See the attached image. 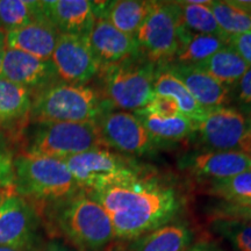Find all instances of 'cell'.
I'll use <instances>...</instances> for the list:
<instances>
[{
	"mask_svg": "<svg viewBox=\"0 0 251 251\" xmlns=\"http://www.w3.org/2000/svg\"><path fill=\"white\" fill-rule=\"evenodd\" d=\"M86 192L107 213L115 238L120 240L134 241L169 224L183 205L174 187L151 176L129 184Z\"/></svg>",
	"mask_w": 251,
	"mask_h": 251,
	"instance_id": "cell-1",
	"label": "cell"
},
{
	"mask_svg": "<svg viewBox=\"0 0 251 251\" xmlns=\"http://www.w3.org/2000/svg\"><path fill=\"white\" fill-rule=\"evenodd\" d=\"M46 214L55 230L81 251H102L115 238L107 213L84 190L47 203Z\"/></svg>",
	"mask_w": 251,
	"mask_h": 251,
	"instance_id": "cell-2",
	"label": "cell"
},
{
	"mask_svg": "<svg viewBox=\"0 0 251 251\" xmlns=\"http://www.w3.org/2000/svg\"><path fill=\"white\" fill-rule=\"evenodd\" d=\"M112 108L94 87L58 80L33 97L29 122H98Z\"/></svg>",
	"mask_w": 251,
	"mask_h": 251,
	"instance_id": "cell-3",
	"label": "cell"
},
{
	"mask_svg": "<svg viewBox=\"0 0 251 251\" xmlns=\"http://www.w3.org/2000/svg\"><path fill=\"white\" fill-rule=\"evenodd\" d=\"M21 153L65 159L105 148L97 122H28L18 133Z\"/></svg>",
	"mask_w": 251,
	"mask_h": 251,
	"instance_id": "cell-4",
	"label": "cell"
},
{
	"mask_svg": "<svg viewBox=\"0 0 251 251\" xmlns=\"http://www.w3.org/2000/svg\"><path fill=\"white\" fill-rule=\"evenodd\" d=\"M13 164L12 190L31 202H54L81 190L62 159L19 153Z\"/></svg>",
	"mask_w": 251,
	"mask_h": 251,
	"instance_id": "cell-5",
	"label": "cell"
},
{
	"mask_svg": "<svg viewBox=\"0 0 251 251\" xmlns=\"http://www.w3.org/2000/svg\"><path fill=\"white\" fill-rule=\"evenodd\" d=\"M63 162L78 186L89 192L129 184L149 176L131 157L106 148L89 150L63 159Z\"/></svg>",
	"mask_w": 251,
	"mask_h": 251,
	"instance_id": "cell-6",
	"label": "cell"
},
{
	"mask_svg": "<svg viewBox=\"0 0 251 251\" xmlns=\"http://www.w3.org/2000/svg\"><path fill=\"white\" fill-rule=\"evenodd\" d=\"M157 65L141 54L100 69L103 97L121 111H140L153 94Z\"/></svg>",
	"mask_w": 251,
	"mask_h": 251,
	"instance_id": "cell-7",
	"label": "cell"
},
{
	"mask_svg": "<svg viewBox=\"0 0 251 251\" xmlns=\"http://www.w3.org/2000/svg\"><path fill=\"white\" fill-rule=\"evenodd\" d=\"M179 9L176 1H151L136 35L141 54L157 67L172 62L179 47Z\"/></svg>",
	"mask_w": 251,
	"mask_h": 251,
	"instance_id": "cell-8",
	"label": "cell"
},
{
	"mask_svg": "<svg viewBox=\"0 0 251 251\" xmlns=\"http://www.w3.org/2000/svg\"><path fill=\"white\" fill-rule=\"evenodd\" d=\"M194 135L205 150L241 151L251 156L249 120L237 108L225 106L209 111L196 125Z\"/></svg>",
	"mask_w": 251,
	"mask_h": 251,
	"instance_id": "cell-9",
	"label": "cell"
},
{
	"mask_svg": "<svg viewBox=\"0 0 251 251\" xmlns=\"http://www.w3.org/2000/svg\"><path fill=\"white\" fill-rule=\"evenodd\" d=\"M41 225L35 203L15 193L6 194L0 205V247L40 251Z\"/></svg>",
	"mask_w": 251,
	"mask_h": 251,
	"instance_id": "cell-10",
	"label": "cell"
},
{
	"mask_svg": "<svg viewBox=\"0 0 251 251\" xmlns=\"http://www.w3.org/2000/svg\"><path fill=\"white\" fill-rule=\"evenodd\" d=\"M97 126L103 147L122 155H151L159 144L134 112L111 111L99 119Z\"/></svg>",
	"mask_w": 251,
	"mask_h": 251,
	"instance_id": "cell-11",
	"label": "cell"
},
{
	"mask_svg": "<svg viewBox=\"0 0 251 251\" xmlns=\"http://www.w3.org/2000/svg\"><path fill=\"white\" fill-rule=\"evenodd\" d=\"M51 62L59 81L76 85H87L101 69L87 39L79 35L59 34Z\"/></svg>",
	"mask_w": 251,
	"mask_h": 251,
	"instance_id": "cell-12",
	"label": "cell"
},
{
	"mask_svg": "<svg viewBox=\"0 0 251 251\" xmlns=\"http://www.w3.org/2000/svg\"><path fill=\"white\" fill-rule=\"evenodd\" d=\"M0 77L25 87L33 97L59 80L51 59L8 48H5Z\"/></svg>",
	"mask_w": 251,
	"mask_h": 251,
	"instance_id": "cell-13",
	"label": "cell"
},
{
	"mask_svg": "<svg viewBox=\"0 0 251 251\" xmlns=\"http://www.w3.org/2000/svg\"><path fill=\"white\" fill-rule=\"evenodd\" d=\"M179 165L196 178L213 181L251 170V156L241 151L203 150L185 155Z\"/></svg>",
	"mask_w": 251,
	"mask_h": 251,
	"instance_id": "cell-14",
	"label": "cell"
},
{
	"mask_svg": "<svg viewBox=\"0 0 251 251\" xmlns=\"http://www.w3.org/2000/svg\"><path fill=\"white\" fill-rule=\"evenodd\" d=\"M86 39L101 68L141 55L135 37L122 33L102 18L96 19Z\"/></svg>",
	"mask_w": 251,
	"mask_h": 251,
	"instance_id": "cell-15",
	"label": "cell"
},
{
	"mask_svg": "<svg viewBox=\"0 0 251 251\" xmlns=\"http://www.w3.org/2000/svg\"><path fill=\"white\" fill-rule=\"evenodd\" d=\"M41 14L59 34L87 36L96 14L90 0H45L40 1Z\"/></svg>",
	"mask_w": 251,
	"mask_h": 251,
	"instance_id": "cell-16",
	"label": "cell"
},
{
	"mask_svg": "<svg viewBox=\"0 0 251 251\" xmlns=\"http://www.w3.org/2000/svg\"><path fill=\"white\" fill-rule=\"evenodd\" d=\"M163 67L186 86L193 98L207 112L228 106L230 90L197 65L168 63Z\"/></svg>",
	"mask_w": 251,
	"mask_h": 251,
	"instance_id": "cell-17",
	"label": "cell"
},
{
	"mask_svg": "<svg viewBox=\"0 0 251 251\" xmlns=\"http://www.w3.org/2000/svg\"><path fill=\"white\" fill-rule=\"evenodd\" d=\"M59 33L46 20H35L7 31L5 48L20 50L41 59H51Z\"/></svg>",
	"mask_w": 251,
	"mask_h": 251,
	"instance_id": "cell-18",
	"label": "cell"
},
{
	"mask_svg": "<svg viewBox=\"0 0 251 251\" xmlns=\"http://www.w3.org/2000/svg\"><path fill=\"white\" fill-rule=\"evenodd\" d=\"M31 102L29 91L0 77V131L23 130L29 122Z\"/></svg>",
	"mask_w": 251,
	"mask_h": 251,
	"instance_id": "cell-19",
	"label": "cell"
},
{
	"mask_svg": "<svg viewBox=\"0 0 251 251\" xmlns=\"http://www.w3.org/2000/svg\"><path fill=\"white\" fill-rule=\"evenodd\" d=\"M151 1L146 0H115L94 1V14L111 23L117 29L136 39Z\"/></svg>",
	"mask_w": 251,
	"mask_h": 251,
	"instance_id": "cell-20",
	"label": "cell"
},
{
	"mask_svg": "<svg viewBox=\"0 0 251 251\" xmlns=\"http://www.w3.org/2000/svg\"><path fill=\"white\" fill-rule=\"evenodd\" d=\"M193 240L191 228L171 221L133 241L129 251H186Z\"/></svg>",
	"mask_w": 251,
	"mask_h": 251,
	"instance_id": "cell-21",
	"label": "cell"
},
{
	"mask_svg": "<svg viewBox=\"0 0 251 251\" xmlns=\"http://www.w3.org/2000/svg\"><path fill=\"white\" fill-rule=\"evenodd\" d=\"M153 92L158 96H165L174 99L180 109L181 115L196 124L201 121L208 113L193 98L186 86L163 65L157 67L155 81H153Z\"/></svg>",
	"mask_w": 251,
	"mask_h": 251,
	"instance_id": "cell-22",
	"label": "cell"
},
{
	"mask_svg": "<svg viewBox=\"0 0 251 251\" xmlns=\"http://www.w3.org/2000/svg\"><path fill=\"white\" fill-rule=\"evenodd\" d=\"M225 46H227V41L222 37L191 33L180 25L179 47L170 63L197 65L211 57Z\"/></svg>",
	"mask_w": 251,
	"mask_h": 251,
	"instance_id": "cell-23",
	"label": "cell"
},
{
	"mask_svg": "<svg viewBox=\"0 0 251 251\" xmlns=\"http://www.w3.org/2000/svg\"><path fill=\"white\" fill-rule=\"evenodd\" d=\"M197 67L215 78L229 90L233 89L235 84L250 68L228 45L213 54L211 57L197 64Z\"/></svg>",
	"mask_w": 251,
	"mask_h": 251,
	"instance_id": "cell-24",
	"label": "cell"
},
{
	"mask_svg": "<svg viewBox=\"0 0 251 251\" xmlns=\"http://www.w3.org/2000/svg\"><path fill=\"white\" fill-rule=\"evenodd\" d=\"M134 113L158 143L177 142L194 135L196 131V122L181 114L171 119H161L141 111Z\"/></svg>",
	"mask_w": 251,
	"mask_h": 251,
	"instance_id": "cell-25",
	"label": "cell"
},
{
	"mask_svg": "<svg viewBox=\"0 0 251 251\" xmlns=\"http://www.w3.org/2000/svg\"><path fill=\"white\" fill-rule=\"evenodd\" d=\"M176 4L179 9L180 25L185 29L196 34L215 35L227 41L228 37L220 29L209 5H193L187 0L176 1Z\"/></svg>",
	"mask_w": 251,
	"mask_h": 251,
	"instance_id": "cell-26",
	"label": "cell"
},
{
	"mask_svg": "<svg viewBox=\"0 0 251 251\" xmlns=\"http://www.w3.org/2000/svg\"><path fill=\"white\" fill-rule=\"evenodd\" d=\"M207 192L227 203L251 206V170L225 179L209 181Z\"/></svg>",
	"mask_w": 251,
	"mask_h": 251,
	"instance_id": "cell-27",
	"label": "cell"
},
{
	"mask_svg": "<svg viewBox=\"0 0 251 251\" xmlns=\"http://www.w3.org/2000/svg\"><path fill=\"white\" fill-rule=\"evenodd\" d=\"M209 8L227 37L251 31V13L238 7L231 0H212Z\"/></svg>",
	"mask_w": 251,
	"mask_h": 251,
	"instance_id": "cell-28",
	"label": "cell"
},
{
	"mask_svg": "<svg viewBox=\"0 0 251 251\" xmlns=\"http://www.w3.org/2000/svg\"><path fill=\"white\" fill-rule=\"evenodd\" d=\"M35 20H45L41 14L40 1L0 0V28L5 33Z\"/></svg>",
	"mask_w": 251,
	"mask_h": 251,
	"instance_id": "cell-29",
	"label": "cell"
},
{
	"mask_svg": "<svg viewBox=\"0 0 251 251\" xmlns=\"http://www.w3.org/2000/svg\"><path fill=\"white\" fill-rule=\"evenodd\" d=\"M214 233L227 240L237 251H251V224L242 220L216 216L212 222Z\"/></svg>",
	"mask_w": 251,
	"mask_h": 251,
	"instance_id": "cell-30",
	"label": "cell"
},
{
	"mask_svg": "<svg viewBox=\"0 0 251 251\" xmlns=\"http://www.w3.org/2000/svg\"><path fill=\"white\" fill-rule=\"evenodd\" d=\"M140 111L161 119H171L181 114L177 102L174 99L165 96H158V94H153L146 107Z\"/></svg>",
	"mask_w": 251,
	"mask_h": 251,
	"instance_id": "cell-31",
	"label": "cell"
},
{
	"mask_svg": "<svg viewBox=\"0 0 251 251\" xmlns=\"http://www.w3.org/2000/svg\"><path fill=\"white\" fill-rule=\"evenodd\" d=\"M233 99L240 106L237 108L244 115L251 113V67L246 71V74L240 78L230 90V100Z\"/></svg>",
	"mask_w": 251,
	"mask_h": 251,
	"instance_id": "cell-32",
	"label": "cell"
},
{
	"mask_svg": "<svg viewBox=\"0 0 251 251\" xmlns=\"http://www.w3.org/2000/svg\"><path fill=\"white\" fill-rule=\"evenodd\" d=\"M14 153L0 136V188H12L14 181Z\"/></svg>",
	"mask_w": 251,
	"mask_h": 251,
	"instance_id": "cell-33",
	"label": "cell"
},
{
	"mask_svg": "<svg viewBox=\"0 0 251 251\" xmlns=\"http://www.w3.org/2000/svg\"><path fill=\"white\" fill-rule=\"evenodd\" d=\"M227 45L233 48L241 58L251 67V31L228 36Z\"/></svg>",
	"mask_w": 251,
	"mask_h": 251,
	"instance_id": "cell-34",
	"label": "cell"
},
{
	"mask_svg": "<svg viewBox=\"0 0 251 251\" xmlns=\"http://www.w3.org/2000/svg\"><path fill=\"white\" fill-rule=\"evenodd\" d=\"M216 214L221 218L237 219L251 224V206L233 205V203L225 202L224 205L216 208Z\"/></svg>",
	"mask_w": 251,
	"mask_h": 251,
	"instance_id": "cell-35",
	"label": "cell"
},
{
	"mask_svg": "<svg viewBox=\"0 0 251 251\" xmlns=\"http://www.w3.org/2000/svg\"><path fill=\"white\" fill-rule=\"evenodd\" d=\"M186 251H224L219 246L212 242H199L188 248Z\"/></svg>",
	"mask_w": 251,
	"mask_h": 251,
	"instance_id": "cell-36",
	"label": "cell"
},
{
	"mask_svg": "<svg viewBox=\"0 0 251 251\" xmlns=\"http://www.w3.org/2000/svg\"><path fill=\"white\" fill-rule=\"evenodd\" d=\"M40 251H76L72 248H69L65 244L61 242H57V241H51V242L47 243L45 247L42 248Z\"/></svg>",
	"mask_w": 251,
	"mask_h": 251,
	"instance_id": "cell-37",
	"label": "cell"
},
{
	"mask_svg": "<svg viewBox=\"0 0 251 251\" xmlns=\"http://www.w3.org/2000/svg\"><path fill=\"white\" fill-rule=\"evenodd\" d=\"M5 35L6 33L0 28V47H5Z\"/></svg>",
	"mask_w": 251,
	"mask_h": 251,
	"instance_id": "cell-38",
	"label": "cell"
},
{
	"mask_svg": "<svg viewBox=\"0 0 251 251\" xmlns=\"http://www.w3.org/2000/svg\"><path fill=\"white\" fill-rule=\"evenodd\" d=\"M5 47H0V75H1V67H2V58H4Z\"/></svg>",
	"mask_w": 251,
	"mask_h": 251,
	"instance_id": "cell-39",
	"label": "cell"
},
{
	"mask_svg": "<svg viewBox=\"0 0 251 251\" xmlns=\"http://www.w3.org/2000/svg\"><path fill=\"white\" fill-rule=\"evenodd\" d=\"M0 251H20V250L12 249V248H7V247H0Z\"/></svg>",
	"mask_w": 251,
	"mask_h": 251,
	"instance_id": "cell-40",
	"label": "cell"
},
{
	"mask_svg": "<svg viewBox=\"0 0 251 251\" xmlns=\"http://www.w3.org/2000/svg\"><path fill=\"white\" fill-rule=\"evenodd\" d=\"M5 196L6 194L4 192H1V190H0V205H1V201H2V199L5 198Z\"/></svg>",
	"mask_w": 251,
	"mask_h": 251,
	"instance_id": "cell-41",
	"label": "cell"
},
{
	"mask_svg": "<svg viewBox=\"0 0 251 251\" xmlns=\"http://www.w3.org/2000/svg\"><path fill=\"white\" fill-rule=\"evenodd\" d=\"M246 117L248 118V120H249V124H250V127H251V113L249 115H246Z\"/></svg>",
	"mask_w": 251,
	"mask_h": 251,
	"instance_id": "cell-42",
	"label": "cell"
}]
</instances>
